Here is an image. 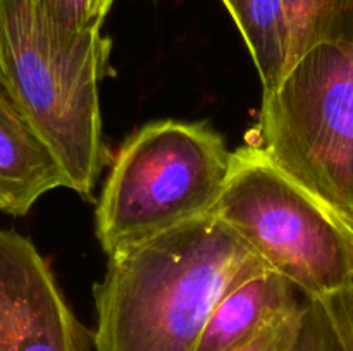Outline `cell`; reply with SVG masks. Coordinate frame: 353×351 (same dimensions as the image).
<instances>
[{
  "instance_id": "cell-1",
  "label": "cell",
  "mask_w": 353,
  "mask_h": 351,
  "mask_svg": "<svg viewBox=\"0 0 353 351\" xmlns=\"http://www.w3.org/2000/svg\"><path fill=\"white\" fill-rule=\"evenodd\" d=\"M262 267L214 213L110 255L93 288L95 351H196L224 292Z\"/></svg>"
},
{
  "instance_id": "cell-2",
  "label": "cell",
  "mask_w": 353,
  "mask_h": 351,
  "mask_svg": "<svg viewBox=\"0 0 353 351\" xmlns=\"http://www.w3.org/2000/svg\"><path fill=\"white\" fill-rule=\"evenodd\" d=\"M112 40L102 28L65 33L28 0H0V78L21 112L61 162L71 189L93 198L109 160L100 83L112 76Z\"/></svg>"
},
{
  "instance_id": "cell-3",
  "label": "cell",
  "mask_w": 353,
  "mask_h": 351,
  "mask_svg": "<svg viewBox=\"0 0 353 351\" xmlns=\"http://www.w3.org/2000/svg\"><path fill=\"white\" fill-rule=\"evenodd\" d=\"M231 164L233 151L205 120L141 126L119 147L97 200L102 250L110 257L212 213Z\"/></svg>"
},
{
  "instance_id": "cell-4",
  "label": "cell",
  "mask_w": 353,
  "mask_h": 351,
  "mask_svg": "<svg viewBox=\"0 0 353 351\" xmlns=\"http://www.w3.org/2000/svg\"><path fill=\"white\" fill-rule=\"evenodd\" d=\"M247 143L353 226V41L316 45L290 65Z\"/></svg>"
},
{
  "instance_id": "cell-5",
  "label": "cell",
  "mask_w": 353,
  "mask_h": 351,
  "mask_svg": "<svg viewBox=\"0 0 353 351\" xmlns=\"http://www.w3.org/2000/svg\"><path fill=\"white\" fill-rule=\"evenodd\" d=\"M305 298L323 299L353 279V226L247 143L212 210Z\"/></svg>"
},
{
  "instance_id": "cell-6",
  "label": "cell",
  "mask_w": 353,
  "mask_h": 351,
  "mask_svg": "<svg viewBox=\"0 0 353 351\" xmlns=\"http://www.w3.org/2000/svg\"><path fill=\"white\" fill-rule=\"evenodd\" d=\"M0 351H95L33 241L0 229Z\"/></svg>"
},
{
  "instance_id": "cell-7",
  "label": "cell",
  "mask_w": 353,
  "mask_h": 351,
  "mask_svg": "<svg viewBox=\"0 0 353 351\" xmlns=\"http://www.w3.org/2000/svg\"><path fill=\"white\" fill-rule=\"evenodd\" d=\"M57 188L71 189L68 174L0 78V212L24 217Z\"/></svg>"
},
{
  "instance_id": "cell-8",
  "label": "cell",
  "mask_w": 353,
  "mask_h": 351,
  "mask_svg": "<svg viewBox=\"0 0 353 351\" xmlns=\"http://www.w3.org/2000/svg\"><path fill=\"white\" fill-rule=\"evenodd\" d=\"M302 292L272 268L262 267L238 281L217 301L196 351H231L303 305ZM303 296V295H302Z\"/></svg>"
},
{
  "instance_id": "cell-9",
  "label": "cell",
  "mask_w": 353,
  "mask_h": 351,
  "mask_svg": "<svg viewBox=\"0 0 353 351\" xmlns=\"http://www.w3.org/2000/svg\"><path fill=\"white\" fill-rule=\"evenodd\" d=\"M243 36L262 83L272 92L288 69L290 21L285 0H223Z\"/></svg>"
},
{
  "instance_id": "cell-10",
  "label": "cell",
  "mask_w": 353,
  "mask_h": 351,
  "mask_svg": "<svg viewBox=\"0 0 353 351\" xmlns=\"http://www.w3.org/2000/svg\"><path fill=\"white\" fill-rule=\"evenodd\" d=\"M285 3L290 21L288 69L316 45L353 41V0H285Z\"/></svg>"
},
{
  "instance_id": "cell-11",
  "label": "cell",
  "mask_w": 353,
  "mask_h": 351,
  "mask_svg": "<svg viewBox=\"0 0 353 351\" xmlns=\"http://www.w3.org/2000/svg\"><path fill=\"white\" fill-rule=\"evenodd\" d=\"M34 12L65 33L102 28L116 0H28Z\"/></svg>"
},
{
  "instance_id": "cell-12",
  "label": "cell",
  "mask_w": 353,
  "mask_h": 351,
  "mask_svg": "<svg viewBox=\"0 0 353 351\" xmlns=\"http://www.w3.org/2000/svg\"><path fill=\"white\" fill-rule=\"evenodd\" d=\"M290 351H347L321 299L305 298Z\"/></svg>"
},
{
  "instance_id": "cell-13",
  "label": "cell",
  "mask_w": 353,
  "mask_h": 351,
  "mask_svg": "<svg viewBox=\"0 0 353 351\" xmlns=\"http://www.w3.org/2000/svg\"><path fill=\"white\" fill-rule=\"evenodd\" d=\"M302 308L303 305L295 313L279 320L274 326L268 327L261 334L252 337L250 341L231 351H290L293 341H295L296 330H299Z\"/></svg>"
},
{
  "instance_id": "cell-14",
  "label": "cell",
  "mask_w": 353,
  "mask_h": 351,
  "mask_svg": "<svg viewBox=\"0 0 353 351\" xmlns=\"http://www.w3.org/2000/svg\"><path fill=\"white\" fill-rule=\"evenodd\" d=\"M338 334L353 341V279L345 288L321 299Z\"/></svg>"
},
{
  "instance_id": "cell-15",
  "label": "cell",
  "mask_w": 353,
  "mask_h": 351,
  "mask_svg": "<svg viewBox=\"0 0 353 351\" xmlns=\"http://www.w3.org/2000/svg\"><path fill=\"white\" fill-rule=\"evenodd\" d=\"M338 337H340V341H341V344H343V346H345V350L353 351V341L352 339H348V337L341 336V334H338Z\"/></svg>"
}]
</instances>
